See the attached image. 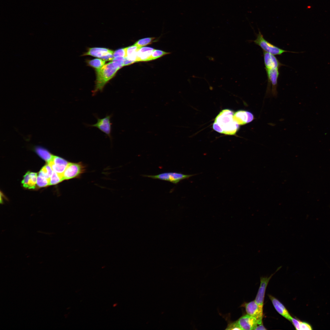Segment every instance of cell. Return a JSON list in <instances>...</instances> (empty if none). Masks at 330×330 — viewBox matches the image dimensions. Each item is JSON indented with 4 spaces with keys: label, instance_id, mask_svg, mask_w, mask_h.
Listing matches in <instances>:
<instances>
[{
    "label": "cell",
    "instance_id": "23",
    "mask_svg": "<svg viewBox=\"0 0 330 330\" xmlns=\"http://www.w3.org/2000/svg\"><path fill=\"white\" fill-rule=\"evenodd\" d=\"M169 53L166 52L162 50L154 49L149 58L148 61L155 60Z\"/></svg>",
    "mask_w": 330,
    "mask_h": 330
},
{
    "label": "cell",
    "instance_id": "18",
    "mask_svg": "<svg viewBox=\"0 0 330 330\" xmlns=\"http://www.w3.org/2000/svg\"><path fill=\"white\" fill-rule=\"evenodd\" d=\"M35 149L37 154L47 163L52 160L53 155L45 149L40 147H37Z\"/></svg>",
    "mask_w": 330,
    "mask_h": 330
},
{
    "label": "cell",
    "instance_id": "26",
    "mask_svg": "<svg viewBox=\"0 0 330 330\" xmlns=\"http://www.w3.org/2000/svg\"><path fill=\"white\" fill-rule=\"evenodd\" d=\"M313 329L311 325L308 323L301 321L300 323V330H311Z\"/></svg>",
    "mask_w": 330,
    "mask_h": 330
},
{
    "label": "cell",
    "instance_id": "10",
    "mask_svg": "<svg viewBox=\"0 0 330 330\" xmlns=\"http://www.w3.org/2000/svg\"><path fill=\"white\" fill-rule=\"evenodd\" d=\"M273 275V274H272L268 277H261L260 278V287L255 301L258 306L262 309H263L264 300L266 288L270 279Z\"/></svg>",
    "mask_w": 330,
    "mask_h": 330
},
{
    "label": "cell",
    "instance_id": "29",
    "mask_svg": "<svg viewBox=\"0 0 330 330\" xmlns=\"http://www.w3.org/2000/svg\"><path fill=\"white\" fill-rule=\"evenodd\" d=\"M255 330H266L265 327L263 326L262 323L258 324L255 328Z\"/></svg>",
    "mask_w": 330,
    "mask_h": 330
},
{
    "label": "cell",
    "instance_id": "6",
    "mask_svg": "<svg viewBox=\"0 0 330 330\" xmlns=\"http://www.w3.org/2000/svg\"><path fill=\"white\" fill-rule=\"evenodd\" d=\"M86 166L82 162H69L62 174L64 180L78 178L86 171Z\"/></svg>",
    "mask_w": 330,
    "mask_h": 330
},
{
    "label": "cell",
    "instance_id": "21",
    "mask_svg": "<svg viewBox=\"0 0 330 330\" xmlns=\"http://www.w3.org/2000/svg\"><path fill=\"white\" fill-rule=\"evenodd\" d=\"M155 39L154 37H148L138 40L134 44L139 47L151 44Z\"/></svg>",
    "mask_w": 330,
    "mask_h": 330
},
{
    "label": "cell",
    "instance_id": "16",
    "mask_svg": "<svg viewBox=\"0 0 330 330\" xmlns=\"http://www.w3.org/2000/svg\"><path fill=\"white\" fill-rule=\"evenodd\" d=\"M154 49L148 47H142L140 48L137 53L136 62L148 61Z\"/></svg>",
    "mask_w": 330,
    "mask_h": 330
},
{
    "label": "cell",
    "instance_id": "8",
    "mask_svg": "<svg viewBox=\"0 0 330 330\" xmlns=\"http://www.w3.org/2000/svg\"><path fill=\"white\" fill-rule=\"evenodd\" d=\"M245 308L247 314L256 318L258 324L262 323L263 309L260 307L255 300L249 302H245L241 306Z\"/></svg>",
    "mask_w": 330,
    "mask_h": 330
},
{
    "label": "cell",
    "instance_id": "20",
    "mask_svg": "<svg viewBox=\"0 0 330 330\" xmlns=\"http://www.w3.org/2000/svg\"><path fill=\"white\" fill-rule=\"evenodd\" d=\"M63 180L62 174L53 170L50 178V185L57 184Z\"/></svg>",
    "mask_w": 330,
    "mask_h": 330
},
{
    "label": "cell",
    "instance_id": "2",
    "mask_svg": "<svg viewBox=\"0 0 330 330\" xmlns=\"http://www.w3.org/2000/svg\"><path fill=\"white\" fill-rule=\"evenodd\" d=\"M123 67L113 61L105 64L100 69H95L96 79L92 95L102 91L105 85L115 75L117 71Z\"/></svg>",
    "mask_w": 330,
    "mask_h": 330
},
{
    "label": "cell",
    "instance_id": "22",
    "mask_svg": "<svg viewBox=\"0 0 330 330\" xmlns=\"http://www.w3.org/2000/svg\"><path fill=\"white\" fill-rule=\"evenodd\" d=\"M50 179L38 175L37 176L36 184L40 187H45L50 185Z\"/></svg>",
    "mask_w": 330,
    "mask_h": 330
},
{
    "label": "cell",
    "instance_id": "17",
    "mask_svg": "<svg viewBox=\"0 0 330 330\" xmlns=\"http://www.w3.org/2000/svg\"><path fill=\"white\" fill-rule=\"evenodd\" d=\"M141 47L134 44L126 48V58L128 60L136 62L138 51Z\"/></svg>",
    "mask_w": 330,
    "mask_h": 330
},
{
    "label": "cell",
    "instance_id": "13",
    "mask_svg": "<svg viewBox=\"0 0 330 330\" xmlns=\"http://www.w3.org/2000/svg\"><path fill=\"white\" fill-rule=\"evenodd\" d=\"M268 296L276 311L281 315L291 322L292 317L284 306L272 295H269Z\"/></svg>",
    "mask_w": 330,
    "mask_h": 330
},
{
    "label": "cell",
    "instance_id": "1",
    "mask_svg": "<svg viewBox=\"0 0 330 330\" xmlns=\"http://www.w3.org/2000/svg\"><path fill=\"white\" fill-rule=\"evenodd\" d=\"M233 112L229 109L222 111L216 117L213 129L216 131L226 135L235 134L239 128L234 120Z\"/></svg>",
    "mask_w": 330,
    "mask_h": 330
},
{
    "label": "cell",
    "instance_id": "28",
    "mask_svg": "<svg viewBox=\"0 0 330 330\" xmlns=\"http://www.w3.org/2000/svg\"><path fill=\"white\" fill-rule=\"evenodd\" d=\"M135 62L127 59L125 58L123 63V66H125L132 64Z\"/></svg>",
    "mask_w": 330,
    "mask_h": 330
},
{
    "label": "cell",
    "instance_id": "25",
    "mask_svg": "<svg viewBox=\"0 0 330 330\" xmlns=\"http://www.w3.org/2000/svg\"><path fill=\"white\" fill-rule=\"evenodd\" d=\"M226 330H241L237 321L229 323Z\"/></svg>",
    "mask_w": 330,
    "mask_h": 330
},
{
    "label": "cell",
    "instance_id": "27",
    "mask_svg": "<svg viewBox=\"0 0 330 330\" xmlns=\"http://www.w3.org/2000/svg\"><path fill=\"white\" fill-rule=\"evenodd\" d=\"M300 321H301L293 317H292L291 321L296 330H300Z\"/></svg>",
    "mask_w": 330,
    "mask_h": 330
},
{
    "label": "cell",
    "instance_id": "14",
    "mask_svg": "<svg viewBox=\"0 0 330 330\" xmlns=\"http://www.w3.org/2000/svg\"><path fill=\"white\" fill-rule=\"evenodd\" d=\"M114 51L107 48L100 47H93L89 49L87 51L82 55H90L98 57L101 59L110 53H113Z\"/></svg>",
    "mask_w": 330,
    "mask_h": 330
},
{
    "label": "cell",
    "instance_id": "5",
    "mask_svg": "<svg viewBox=\"0 0 330 330\" xmlns=\"http://www.w3.org/2000/svg\"><path fill=\"white\" fill-rule=\"evenodd\" d=\"M196 175L186 174L175 172H167L155 175H144L143 176L145 177L168 181L174 184H177L182 180L189 178Z\"/></svg>",
    "mask_w": 330,
    "mask_h": 330
},
{
    "label": "cell",
    "instance_id": "15",
    "mask_svg": "<svg viewBox=\"0 0 330 330\" xmlns=\"http://www.w3.org/2000/svg\"><path fill=\"white\" fill-rule=\"evenodd\" d=\"M37 174L34 172H28L24 176L22 181L23 186L29 189H34L37 182Z\"/></svg>",
    "mask_w": 330,
    "mask_h": 330
},
{
    "label": "cell",
    "instance_id": "4",
    "mask_svg": "<svg viewBox=\"0 0 330 330\" xmlns=\"http://www.w3.org/2000/svg\"><path fill=\"white\" fill-rule=\"evenodd\" d=\"M256 45L259 46L263 51L273 55H281L285 52H294L286 51L276 46L266 40L260 31L257 35L256 39L253 41Z\"/></svg>",
    "mask_w": 330,
    "mask_h": 330
},
{
    "label": "cell",
    "instance_id": "12",
    "mask_svg": "<svg viewBox=\"0 0 330 330\" xmlns=\"http://www.w3.org/2000/svg\"><path fill=\"white\" fill-rule=\"evenodd\" d=\"M69 163L61 158L53 156L52 160L48 163L50 165L53 171L62 174Z\"/></svg>",
    "mask_w": 330,
    "mask_h": 330
},
{
    "label": "cell",
    "instance_id": "24",
    "mask_svg": "<svg viewBox=\"0 0 330 330\" xmlns=\"http://www.w3.org/2000/svg\"><path fill=\"white\" fill-rule=\"evenodd\" d=\"M126 48L118 49L114 52V58L119 57H126Z\"/></svg>",
    "mask_w": 330,
    "mask_h": 330
},
{
    "label": "cell",
    "instance_id": "3",
    "mask_svg": "<svg viewBox=\"0 0 330 330\" xmlns=\"http://www.w3.org/2000/svg\"><path fill=\"white\" fill-rule=\"evenodd\" d=\"M284 65L280 62L271 63L265 65L268 80L267 89L271 87L272 93L276 95L277 81L279 75V68Z\"/></svg>",
    "mask_w": 330,
    "mask_h": 330
},
{
    "label": "cell",
    "instance_id": "11",
    "mask_svg": "<svg viewBox=\"0 0 330 330\" xmlns=\"http://www.w3.org/2000/svg\"><path fill=\"white\" fill-rule=\"evenodd\" d=\"M233 119L239 125H243L250 123L254 119L251 112L245 110H239L234 114Z\"/></svg>",
    "mask_w": 330,
    "mask_h": 330
},
{
    "label": "cell",
    "instance_id": "19",
    "mask_svg": "<svg viewBox=\"0 0 330 330\" xmlns=\"http://www.w3.org/2000/svg\"><path fill=\"white\" fill-rule=\"evenodd\" d=\"M105 61L100 59L96 58L88 61V64L93 68L97 69L102 67L105 64Z\"/></svg>",
    "mask_w": 330,
    "mask_h": 330
},
{
    "label": "cell",
    "instance_id": "7",
    "mask_svg": "<svg viewBox=\"0 0 330 330\" xmlns=\"http://www.w3.org/2000/svg\"><path fill=\"white\" fill-rule=\"evenodd\" d=\"M95 116L97 120V123L94 124L87 125V126L97 128L107 135L111 140L112 139L111 136L112 124L111 121V119L112 115H107L103 118H99L97 115H95Z\"/></svg>",
    "mask_w": 330,
    "mask_h": 330
},
{
    "label": "cell",
    "instance_id": "9",
    "mask_svg": "<svg viewBox=\"0 0 330 330\" xmlns=\"http://www.w3.org/2000/svg\"><path fill=\"white\" fill-rule=\"evenodd\" d=\"M237 321L241 330H255L258 324L256 318L248 314L242 316Z\"/></svg>",
    "mask_w": 330,
    "mask_h": 330
}]
</instances>
